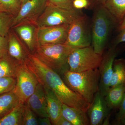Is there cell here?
Here are the masks:
<instances>
[{"instance_id":"83f0119b","label":"cell","mask_w":125,"mask_h":125,"mask_svg":"<svg viewBox=\"0 0 125 125\" xmlns=\"http://www.w3.org/2000/svg\"><path fill=\"white\" fill-rule=\"evenodd\" d=\"M74 0H47L48 3L57 7L68 9H75L73 7Z\"/></svg>"},{"instance_id":"f546056e","label":"cell","mask_w":125,"mask_h":125,"mask_svg":"<svg viewBox=\"0 0 125 125\" xmlns=\"http://www.w3.org/2000/svg\"><path fill=\"white\" fill-rule=\"evenodd\" d=\"M73 5L75 9L80 10L88 7L89 1L88 0H74Z\"/></svg>"},{"instance_id":"d6986e66","label":"cell","mask_w":125,"mask_h":125,"mask_svg":"<svg viewBox=\"0 0 125 125\" xmlns=\"http://www.w3.org/2000/svg\"><path fill=\"white\" fill-rule=\"evenodd\" d=\"M21 102L14 89L0 95V119L10 113Z\"/></svg>"},{"instance_id":"8fae6325","label":"cell","mask_w":125,"mask_h":125,"mask_svg":"<svg viewBox=\"0 0 125 125\" xmlns=\"http://www.w3.org/2000/svg\"><path fill=\"white\" fill-rule=\"evenodd\" d=\"M70 25L54 27H38L36 38L38 47L64 43Z\"/></svg>"},{"instance_id":"cb8c5ba5","label":"cell","mask_w":125,"mask_h":125,"mask_svg":"<svg viewBox=\"0 0 125 125\" xmlns=\"http://www.w3.org/2000/svg\"><path fill=\"white\" fill-rule=\"evenodd\" d=\"M14 17L9 13L0 11V36L8 37Z\"/></svg>"},{"instance_id":"277c9868","label":"cell","mask_w":125,"mask_h":125,"mask_svg":"<svg viewBox=\"0 0 125 125\" xmlns=\"http://www.w3.org/2000/svg\"><path fill=\"white\" fill-rule=\"evenodd\" d=\"M75 49L64 43L42 45L38 47L34 54L59 74L69 69L68 57Z\"/></svg>"},{"instance_id":"1f68e13d","label":"cell","mask_w":125,"mask_h":125,"mask_svg":"<svg viewBox=\"0 0 125 125\" xmlns=\"http://www.w3.org/2000/svg\"><path fill=\"white\" fill-rule=\"evenodd\" d=\"M125 115V94L122 103L119 109L118 113L116 116L117 123L120 121Z\"/></svg>"},{"instance_id":"4dcf8cb0","label":"cell","mask_w":125,"mask_h":125,"mask_svg":"<svg viewBox=\"0 0 125 125\" xmlns=\"http://www.w3.org/2000/svg\"><path fill=\"white\" fill-rule=\"evenodd\" d=\"M122 42H125V28L119 31V33L116 37L113 43L112 46H116Z\"/></svg>"},{"instance_id":"7c38bea8","label":"cell","mask_w":125,"mask_h":125,"mask_svg":"<svg viewBox=\"0 0 125 125\" xmlns=\"http://www.w3.org/2000/svg\"><path fill=\"white\" fill-rule=\"evenodd\" d=\"M110 110L105 97L99 91L97 92L87 112L90 125H109Z\"/></svg>"},{"instance_id":"52a82bcc","label":"cell","mask_w":125,"mask_h":125,"mask_svg":"<svg viewBox=\"0 0 125 125\" xmlns=\"http://www.w3.org/2000/svg\"><path fill=\"white\" fill-rule=\"evenodd\" d=\"M92 34L86 16L81 15L70 25L65 45L74 49L90 46Z\"/></svg>"},{"instance_id":"5bb4252c","label":"cell","mask_w":125,"mask_h":125,"mask_svg":"<svg viewBox=\"0 0 125 125\" xmlns=\"http://www.w3.org/2000/svg\"><path fill=\"white\" fill-rule=\"evenodd\" d=\"M39 117H49L46 98L43 87L38 83L35 91L26 102Z\"/></svg>"},{"instance_id":"836d02e7","label":"cell","mask_w":125,"mask_h":125,"mask_svg":"<svg viewBox=\"0 0 125 125\" xmlns=\"http://www.w3.org/2000/svg\"><path fill=\"white\" fill-rule=\"evenodd\" d=\"M56 125H72L71 123L62 116L61 117L57 122Z\"/></svg>"},{"instance_id":"5b68a950","label":"cell","mask_w":125,"mask_h":125,"mask_svg":"<svg viewBox=\"0 0 125 125\" xmlns=\"http://www.w3.org/2000/svg\"><path fill=\"white\" fill-rule=\"evenodd\" d=\"M82 14L80 10H68L48 3L36 24L38 27L70 25Z\"/></svg>"},{"instance_id":"484cf974","label":"cell","mask_w":125,"mask_h":125,"mask_svg":"<svg viewBox=\"0 0 125 125\" xmlns=\"http://www.w3.org/2000/svg\"><path fill=\"white\" fill-rule=\"evenodd\" d=\"M16 83V78L14 77L0 78V95L13 90Z\"/></svg>"},{"instance_id":"d4e9b609","label":"cell","mask_w":125,"mask_h":125,"mask_svg":"<svg viewBox=\"0 0 125 125\" xmlns=\"http://www.w3.org/2000/svg\"><path fill=\"white\" fill-rule=\"evenodd\" d=\"M21 5L19 0H0V11H5L15 16Z\"/></svg>"},{"instance_id":"8992f818","label":"cell","mask_w":125,"mask_h":125,"mask_svg":"<svg viewBox=\"0 0 125 125\" xmlns=\"http://www.w3.org/2000/svg\"><path fill=\"white\" fill-rule=\"evenodd\" d=\"M102 55L97 54L91 46L75 49L68 57L69 70L80 72L98 69Z\"/></svg>"},{"instance_id":"8d00e7d4","label":"cell","mask_w":125,"mask_h":125,"mask_svg":"<svg viewBox=\"0 0 125 125\" xmlns=\"http://www.w3.org/2000/svg\"><path fill=\"white\" fill-rule=\"evenodd\" d=\"M118 125H125V115L118 123Z\"/></svg>"},{"instance_id":"44dd1931","label":"cell","mask_w":125,"mask_h":125,"mask_svg":"<svg viewBox=\"0 0 125 125\" xmlns=\"http://www.w3.org/2000/svg\"><path fill=\"white\" fill-rule=\"evenodd\" d=\"M104 6L118 24L120 22L125 15V0H106Z\"/></svg>"},{"instance_id":"3957f363","label":"cell","mask_w":125,"mask_h":125,"mask_svg":"<svg viewBox=\"0 0 125 125\" xmlns=\"http://www.w3.org/2000/svg\"><path fill=\"white\" fill-rule=\"evenodd\" d=\"M97 6L93 18L92 43L94 51L102 55L109 35L118 23L104 6Z\"/></svg>"},{"instance_id":"4316f807","label":"cell","mask_w":125,"mask_h":125,"mask_svg":"<svg viewBox=\"0 0 125 125\" xmlns=\"http://www.w3.org/2000/svg\"><path fill=\"white\" fill-rule=\"evenodd\" d=\"M37 116L36 114L25 103L23 114L22 125H38Z\"/></svg>"},{"instance_id":"e575fe53","label":"cell","mask_w":125,"mask_h":125,"mask_svg":"<svg viewBox=\"0 0 125 125\" xmlns=\"http://www.w3.org/2000/svg\"><path fill=\"white\" fill-rule=\"evenodd\" d=\"M125 28V15L122 20L118 25L117 30L118 31H120L122 30Z\"/></svg>"},{"instance_id":"603a6c76","label":"cell","mask_w":125,"mask_h":125,"mask_svg":"<svg viewBox=\"0 0 125 125\" xmlns=\"http://www.w3.org/2000/svg\"><path fill=\"white\" fill-rule=\"evenodd\" d=\"M18 63L8 53L0 58V78H16V70Z\"/></svg>"},{"instance_id":"d6a6232c","label":"cell","mask_w":125,"mask_h":125,"mask_svg":"<svg viewBox=\"0 0 125 125\" xmlns=\"http://www.w3.org/2000/svg\"><path fill=\"white\" fill-rule=\"evenodd\" d=\"M38 125H51L52 123L50 118L48 117H39L38 118Z\"/></svg>"},{"instance_id":"f1b7e54d","label":"cell","mask_w":125,"mask_h":125,"mask_svg":"<svg viewBox=\"0 0 125 125\" xmlns=\"http://www.w3.org/2000/svg\"><path fill=\"white\" fill-rule=\"evenodd\" d=\"M8 37L0 36V58L8 54Z\"/></svg>"},{"instance_id":"7a4b0ae2","label":"cell","mask_w":125,"mask_h":125,"mask_svg":"<svg viewBox=\"0 0 125 125\" xmlns=\"http://www.w3.org/2000/svg\"><path fill=\"white\" fill-rule=\"evenodd\" d=\"M61 78L70 89L80 95L91 104L99 90L100 73L98 69L80 72H73L69 69L60 74Z\"/></svg>"},{"instance_id":"ac0fdd59","label":"cell","mask_w":125,"mask_h":125,"mask_svg":"<svg viewBox=\"0 0 125 125\" xmlns=\"http://www.w3.org/2000/svg\"><path fill=\"white\" fill-rule=\"evenodd\" d=\"M125 94V84L111 87L105 97L108 107L110 110L119 109Z\"/></svg>"},{"instance_id":"4fadbf2b","label":"cell","mask_w":125,"mask_h":125,"mask_svg":"<svg viewBox=\"0 0 125 125\" xmlns=\"http://www.w3.org/2000/svg\"><path fill=\"white\" fill-rule=\"evenodd\" d=\"M37 28L36 24L32 23H23L12 28L31 54H34L38 47L36 38Z\"/></svg>"},{"instance_id":"ba28073f","label":"cell","mask_w":125,"mask_h":125,"mask_svg":"<svg viewBox=\"0 0 125 125\" xmlns=\"http://www.w3.org/2000/svg\"><path fill=\"white\" fill-rule=\"evenodd\" d=\"M15 75L16 83L14 91L20 102L25 103L35 91L38 81L25 60L18 63Z\"/></svg>"},{"instance_id":"d590c367","label":"cell","mask_w":125,"mask_h":125,"mask_svg":"<svg viewBox=\"0 0 125 125\" xmlns=\"http://www.w3.org/2000/svg\"><path fill=\"white\" fill-rule=\"evenodd\" d=\"M91 1L97 6L104 5L106 0H91Z\"/></svg>"},{"instance_id":"7402d4cb","label":"cell","mask_w":125,"mask_h":125,"mask_svg":"<svg viewBox=\"0 0 125 125\" xmlns=\"http://www.w3.org/2000/svg\"><path fill=\"white\" fill-rule=\"evenodd\" d=\"M25 103L21 102L10 113L0 119V125H22Z\"/></svg>"},{"instance_id":"2e32d148","label":"cell","mask_w":125,"mask_h":125,"mask_svg":"<svg viewBox=\"0 0 125 125\" xmlns=\"http://www.w3.org/2000/svg\"><path fill=\"white\" fill-rule=\"evenodd\" d=\"M8 53L17 62L25 60L30 53L26 47L23 46L14 32H9L8 36Z\"/></svg>"},{"instance_id":"74e56055","label":"cell","mask_w":125,"mask_h":125,"mask_svg":"<svg viewBox=\"0 0 125 125\" xmlns=\"http://www.w3.org/2000/svg\"><path fill=\"white\" fill-rule=\"evenodd\" d=\"M21 2V4L22 5L23 4H24L25 2L28 1L29 0H19Z\"/></svg>"},{"instance_id":"9a60e30c","label":"cell","mask_w":125,"mask_h":125,"mask_svg":"<svg viewBox=\"0 0 125 125\" xmlns=\"http://www.w3.org/2000/svg\"><path fill=\"white\" fill-rule=\"evenodd\" d=\"M43 88L46 98L49 118L52 125H56L59 118L62 116V103L51 90L45 87Z\"/></svg>"},{"instance_id":"e0dca14e","label":"cell","mask_w":125,"mask_h":125,"mask_svg":"<svg viewBox=\"0 0 125 125\" xmlns=\"http://www.w3.org/2000/svg\"><path fill=\"white\" fill-rule=\"evenodd\" d=\"M87 112L62 104V115L72 125H90Z\"/></svg>"},{"instance_id":"6da1fadb","label":"cell","mask_w":125,"mask_h":125,"mask_svg":"<svg viewBox=\"0 0 125 125\" xmlns=\"http://www.w3.org/2000/svg\"><path fill=\"white\" fill-rule=\"evenodd\" d=\"M25 62L39 83L51 90L62 104L87 112L90 104L67 87L60 74L34 54L29 53Z\"/></svg>"},{"instance_id":"30bf717a","label":"cell","mask_w":125,"mask_h":125,"mask_svg":"<svg viewBox=\"0 0 125 125\" xmlns=\"http://www.w3.org/2000/svg\"><path fill=\"white\" fill-rule=\"evenodd\" d=\"M47 2V0H29L23 4L18 13L14 17L11 28L23 23L36 24Z\"/></svg>"},{"instance_id":"ffe728a7","label":"cell","mask_w":125,"mask_h":125,"mask_svg":"<svg viewBox=\"0 0 125 125\" xmlns=\"http://www.w3.org/2000/svg\"><path fill=\"white\" fill-rule=\"evenodd\" d=\"M125 84V59L115 58L114 61L110 87Z\"/></svg>"},{"instance_id":"9c48e42d","label":"cell","mask_w":125,"mask_h":125,"mask_svg":"<svg viewBox=\"0 0 125 125\" xmlns=\"http://www.w3.org/2000/svg\"><path fill=\"white\" fill-rule=\"evenodd\" d=\"M121 52L120 48L112 46L103 56L99 67L100 80L98 91L105 97L110 88V81L112 74L113 65L116 58Z\"/></svg>"}]
</instances>
